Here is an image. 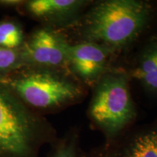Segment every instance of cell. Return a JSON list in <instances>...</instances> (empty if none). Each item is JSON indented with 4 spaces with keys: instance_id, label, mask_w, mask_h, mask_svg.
Here are the masks:
<instances>
[{
    "instance_id": "6da1fadb",
    "label": "cell",
    "mask_w": 157,
    "mask_h": 157,
    "mask_svg": "<svg viewBox=\"0 0 157 157\" xmlns=\"http://www.w3.org/2000/svg\"><path fill=\"white\" fill-rule=\"evenodd\" d=\"M157 22V5L134 0H109L94 6L84 23L87 42L108 50L134 42Z\"/></svg>"
},
{
    "instance_id": "7a4b0ae2",
    "label": "cell",
    "mask_w": 157,
    "mask_h": 157,
    "mask_svg": "<svg viewBox=\"0 0 157 157\" xmlns=\"http://www.w3.org/2000/svg\"><path fill=\"white\" fill-rule=\"evenodd\" d=\"M57 139L52 125L0 82V157H39Z\"/></svg>"
},
{
    "instance_id": "3957f363",
    "label": "cell",
    "mask_w": 157,
    "mask_h": 157,
    "mask_svg": "<svg viewBox=\"0 0 157 157\" xmlns=\"http://www.w3.org/2000/svg\"><path fill=\"white\" fill-rule=\"evenodd\" d=\"M0 82L35 112L63 108L82 95L75 82L54 71L23 67L1 76Z\"/></svg>"
},
{
    "instance_id": "277c9868",
    "label": "cell",
    "mask_w": 157,
    "mask_h": 157,
    "mask_svg": "<svg viewBox=\"0 0 157 157\" xmlns=\"http://www.w3.org/2000/svg\"><path fill=\"white\" fill-rule=\"evenodd\" d=\"M94 126L105 136L109 146L129 131L136 110L127 76L120 73L103 74L98 80L90 106Z\"/></svg>"
},
{
    "instance_id": "5b68a950",
    "label": "cell",
    "mask_w": 157,
    "mask_h": 157,
    "mask_svg": "<svg viewBox=\"0 0 157 157\" xmlns=\"http://www.w3.org/2000/svg\"><path fill=\"white\" fill-rule=\"evenodd\" d=\"M68 43L49 26L35 30L20 48L24 67L61 72L68 66Z\"/></svg>"
},
{
    "instance_id": "8992f818",
    "label": "cell",
    "mask_w": 157,
    "mask_h": 157,
    "mask_svg": "<svg viewBox=\"0 0 157 157\" xmlns=\"http://www.w3.org/2000/svg\"><path fill=\"white\" fill-rule=\"evenodd\" d=\"M110 51L90 42L68 45V66L87 82L103 75Z\"/></svg>"
},
{
    "instance_id": "52a82bcc",
    "label": "cell",
    "mask_w": 157,
    "mask_h": 157,
    "mask_svg": "<svg viewBox=\"0 0 157 157\" xmlns=\"http://www.w3.org/2000/svg\"><path fill=\"white\" fill-rule=\"evenodd\" d=\"M104 147L109 157H157V122L129 131L111 146Z\"/></svg>"
},
{
    "instance_id": "ba28073f",
    "label": "cell",
    "mask_w": 157,
    "mask_h": 157,
    "mask_svg": "<svg viewBox=\"0 0 157 157\" xmlns=\"http://www.w3.org/2000/svg\"><path fill=\"white\" fill-rule=\"evenodd\" d=\"M87 2L76 0H31L24 2L25 12L48 24L60 25L71 21Z\"/></svg>"
},
{
    "instance_id": "9c48e42d",
    "label": "cell",
    "mask_w": 157,
    "mask_h": 157,
    "mask_svg": "<svg viewBox=\"0 0 157 157\" xmlns=\"http://www.w3.org/2000/svg\"><path fill=\"white\" fill-rule=\"evenodd\" d=\"M132 75L149 96L157 99V30L148 37Z\"/></svg>"
},
{
    "instance_id": "30bf717a",
    "label": "cell",
    "mask_w": 157,
    "mask_h": 157,
    "mask_svg": "<svg viewBox=\"0 0 157 157\" xmlns=\"http://www.w3.org/2000/svg\"><path fill=\"white\" fill-rule=\"evenodd\" d=\"M79 148V135L77 129H71L52 144L48 157H82Z\"/></svg>"
},
{
    "instance_id": "8fae6325",
    "label": "cell",
    "mask_w": 157,
    "mask_h": 157,
    "mask_svg": "<svg viewBox=\"0 0 157 157\" xmlns=\"http://www.w3.org/2000/svg\"><path fill=\"white\" fill-rule=\"evenodd\" d=\"M25 41L23 29L12 20L0 21V46L7 49L21 48Z\"/></svg>"
},
{
    "instance_id": "7c38bea8",
    "label": "cell",
    "mask_w": 157,
    "mask_h": 157,
    "mask_svg": "<svg viewBox=\"0 0 157 157\" xmlns=\"http://www.w3.org/2000/svg\"><path fill=\"white\" fill-rule=\"evenodd\" d=\"M24 67L19 49H7L0 46V77Z\"/></svg>"
},
{
    "instance_id": "4fadbf2b",
    "label": "cell",
    "mask_w": 157,
    "mask_h": 157,
    "mask_svg": "<svg viewBox=\"0 0 157 157\" xmlns=\"http://www.w3.org/2000/svg\"><path fill=\"white\" fill-rule=\"evenodd\" d=\"M24 1L20 0H0V6L4 7H21Z\"/></svg>"
},
{
    "instance_id": "5bb4252c",
    "label": "cell",
    "mask_w": 157,
    "mask_h": 157,
    "mask_svg": "<svg viewBox=\"0 0 157 157\" xmlns=\"http://www.w3.org/2000/svg\"><path fill=\"white\" fill-rule=\"evenodd\" d=\"M82 157H109L105 147L103 148L95 150L87 154H82Z\"/></svg>"
}]
</instances>
